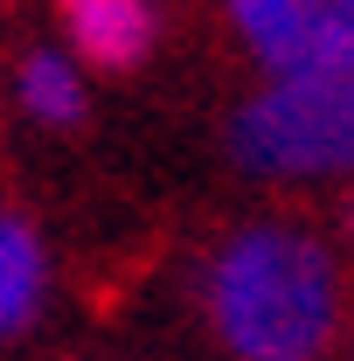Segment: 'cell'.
Listing matches in <instances>:
<instances>
[{
  "mask_svg": "<svg viewBox=\"0 0 354 361\" xmlns=\"http://www.w3.org/2000/svg\"><path fill=\"white\" fill-rule=\"evenodd\" d=\"M195 313L222 361H341L354 264L312 216H243L202 250Z\"/></svg>",
  "mask_w": 354,
  "mask_h": 361,
  "instance_id": "cell-1",
  "label": "cell"
},
{
  "mask_svg": "<svg viewBox=\"0 0 354 361\" xmlns=\"http://www.w3.org/2000/svg\"><path fill=\"white\" fill-rule=\"evenodd\" d=\"M229 167L257 188H354V77H285L236 97L222 126Z\"/></svg>",
  "mask_w": 354,
  "mask_h": 361,
  "instance_id": "cell-2",
  "label": "cell"
},
{
  "mask_svg": "<svg viewBox=\"0 0 354 361\" xmlns=\"http://www.w3.org/2000/svg\"><path fill=\"white\" fill-rule=\"evenodd\" d=\"M216 14L257 84L354 77V0H216Z\"/></svg>",
  "mask_w": 354,
  "mask_h": 361,
  "instance_id": "cell-3",
  "label": "cell"
},
{
  "mask_svg": "<svg viewBox=\"0 0 354 361\" xmlns=\"http://www.w3.org/2000/svg\"><path fill=\"white\" fill-rule=\"evenodd\" d=\"M326 236L341 243V257L354 264V188H348V195H334V216H326Z\"/></svg>",
  "mask_w": 354,
  "mask_h": 361,
  "instance_id": "cell-7",
  "label": "cell"
},
{
  "mask_svg": "<svg viewBox=\"0 0 354 361\" xmlns=\"http://www.w3.org/2000/svg\"><path fill=\"white\" fill-rule=\"evenodd\" d=\"M0 111L28 118L35 133H77L90 118V70L63 42H21L0 70Z\"/></svg>",
  "mask_w": 354,
  "mask_h": 361,
  "instance_id": "cell-5",
  "label": "cell"
},
{
  "mask_svg": "<svg viewBox=\"0 0 354 361\" xmlns=\"http://www.w3.org/2000/svg\"><path fill=\"white\" fill-rule=\"evenodd\" d=\"M56 306V250L21 216L14 202H0V348H21Z\"/></svg>",
  "mask_w": 354,
  "mask_h": 361,
  "instance_id": "cell-6",
  "label": "cell"
},
{
  "mask_svg": "<svg viewBox=\"0 0 354 361\" xmlns=\"http://www.w3.org/2000/svg\"><path fill=\"white\" fill-rule=\"evenodd\" d=\"M341 361H354V319H348V341H341Z\"/></svg>",
  "mask_w": 354,
  "mask_h": 361,
  "instance_id": "cell-8",
  "label": "cell"
},
{
  "mask_svg": "<svg viewBox=\"0 0 354 361\" xmlns=\"http://www.w3.org/2000/svg\"><path fill=\"white\" fill-rule=\"evenodd\" d=\"M56 14V42L84 63L90 77L97 70H139L160 56V35H167V0H49Z\"/></svg>",
  "mask_w": 354,
  "mask_h": 361,
  "instance_id": "cell-4",
  "label": "cell"
}]
</instances>
